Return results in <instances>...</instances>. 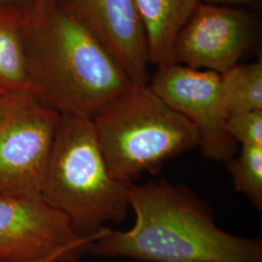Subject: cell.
Segmentation results:
<instances>
[{
    "instance_id": "cell-1",
    "label": "cell",
    "mask_w": 262,
    "mask_h": 262,
    "mask_svg": "<svg viewBox=\"0 0 262 262\" xmlns=\"http://www.w3.org/2000/svg\"><path fill=\"white\" fill-rule=\"evenodd\" d=\"M135 224L126 231L104 227L84 253L140 262H262L260 241L230 234L211 208L187 187L165 180L132 184Z\"/></svg>"
},
{
    "instance_id": "cell-2",
    "label": "cell",
    "mask_w": 262,
    "mask_h": 262,
    "mask_svg": "<svg viewBox=\"0 0 262 262\" xmlns=\"http://www.w3.org/2000/svg\"><path fill=\"white\" fill-rule=\"evenodd\" d=\"M25 11L30 93L60 115L92 118L131 84L111 55L57 0Z\"/></svg>"
},
{
    "instance_id": "cell-3",
    "label": "cell",
    "mask_w": 262,
    "mask_h": 262,
    "mask_svg": "<svg viewBox=\"0 0 262 262\" xmlns=\"http://www.w3.org/2000/svg\"><path fill=\"white\" fill-rule=\"evenodd\" d=\"M130 186L113 177L92 119L61 115L40 197L67 215L77 234L91 237L125 219Z\"/></svg>"
},
{
    "instance_id": "cell-4",
    "label": "cell",
    "mask_w": 262,
    "mask_h": 262,
    "mask_svg": "<svg viewBox=\"0 0 262 262\" xmlns=\"http://www.w3.org/2000/svg\"><path fill=\"white\" fill-rule=\"evenodd\" d=\"M91 119L113 177L126 185L199 143L194 124L149 84H132Z\"/></svg>"
},
{
    "instance_id": "cell-5",
    "label": "cell",
    "mask_w": 262,
    "mask_h": 262,
    "mask_svg": "<svg viewBox=\"0 0 262 262\" xmlns=\"http://www.w3.org/2000/svg\"><path fill=\"white\" fill-rule=\"evenodd\" d=\"M60 116L29 94L0 122V194L40 197Z\"/></svg>"
},
{
    "instance_id": "cell-6",
    "label": "cell",
    "mask_w": 262,
    "mask_h": 262,
    "mask_svg": "<svg viewBox=\"0 0 262 262\" xmlns=\"http://www.w3.org/2000/svg\"><path fill=\"white\" fill-rule=\"evenodd\" d=\"M148 84L163 101L194 124L199 134L198 147L205 158L225 163L234 157L237 143L226 127L229 114L219 73L172 63L159 67Z\"/></svg>"
},
{
    "instance_id": "cell-7",
    "label": "cell",
    "mask_w": 262,
    "mask_h": 262,
    "mask_svg": "<svg viewBox=\"0 0 262 262\" xmlns=\"http://www.w3.org/2000/svg\"><path fill=\"white\" fill-rule=\"evenodd\" d=\"M258 28L253 10L200 2L178 34L175 63L223 74L238 64Z\"/></svg>"
},
{
    "instance_id": "cell-8",
    "label": "cell",
    "mask_w": 262,
    "mask_h": 262,
    "mask_svg": "<svg viewBox=\"0 0 262 262\" xmlns=\"http://www.w3.org/2000/svg\"><path fill=\"white\" fill-rule=\"evenodd\" d=\"M102 229L81 237L67 215L41 197L0 194V262L38 260L96 238Z\"/></svg>"
},
{
    "instance_id": "cell-9",
    "label": "cell",
    "mask_w": 262,
    "mask_h": 262,
    "mask_svg": "<svg viewBox=\"0 0 262 262\" xmlns=\"http://www.w3.org/2000/svg\"><path fill=\"white\" fill-rule=\"evenodd\" d=\"M57 1L106 49L131 84H149L147 37L135 0Z\"/></svg>"
},
{
    "instance_id": "cell-10",
    "label": "cell",
    "mask_w": 262,
    "mask_h": 262,
    "mask_svg": "<svg viewBox=\"0 0 262 262\" xmlns=\"http://www.w3.org/2000/svg\"><path fill=\"white\" fill-rule=\"evenodd\" d=\"M143 21L150 63H175L174 48L181 29L192 15L199 0H135Z\"/></svg>"
},
{
    "instance_id": "cell-11",
    "label": "cell",
    "mask_w": 262,
    "mask_h": 262,
    "mask_svg": "<svg viewBox=\"0 0 262 262\" xmlns=\"http://www.w3.org/2000/svg\"><path fill=\"white\" fill-rule=\"evenodd\" d=\"M0 94L20 97L30 93L25 44V11L0 5Z\"/></svg>"
},
{
    "instance_id": "cell-12",
    "label": "cell",
    "mask_w": 262,
    "mask_h": 262,
    "mask_svg": "<svg viewBox=\"0 0 262 262\" xmlns=\"http://www.w3.org/2000/svg\"><path fill=\"white\" fill-rule=\"evenodd\" d=\"M220 75L222 93L229 115L262 110L261 60L236 64Z\"/></svg>"
},
{
    "instance_id": "cell-13",
    "label": "cell",
    "mask_w": 262,
    "mask_h": 262,
    "mask_svg": "<svg viewBox=\"0 0 262 262\" xmlns=\"http://www.w3.org/2000/svg\"><path fill=\"white\" fill-rule=\"evenodd\" d=\"M235 189L254 207L262 209V147L242 146L241 151L225 162Z\"/></svg>"
},
{
    "instance_id": "cell-14",
    "label": "cell",
    "mask_w": 262,
    "mask_h": 262,
    "mask_svg": "<svg viewBox=\"0 0 262 262\" xmlns=\"http://www.w3.org/2000/svg\"><path fill=\"white\" fill-rule=\"evenodd\" d=\"M226 127L237 144L262 147V110L230 114Z\"/></svg>"
},
{
    "instance_id": "cell-15",
    "label": "cell",
    "mask_w": 262,
    "mask_h": 262,
    "mask_svg": "<svg viewBox=\"0 0 262 262\" xmlns=\"http://www.w3.org/2000/svg\"><path fill=\"white\" fill-rule=\"evenodd\" d=\"M99 237V236H98ZM96 237V238H98ZM96 238H93L90 240H86L84 242L81 243L76 244L73 246H70L68 248H66L63 250H60L56 253H53L51 255H49L47 257L38 259V260H34V261L29 262H74L82 255L84 254V250L85 246L90 242L94 241V239Z\"/></svg>"
},
{
    "instance_id": "cell-16",
    "label": "cell",
    "mask_w": 262,
    "mask_h": 262,
    "mask_svg": "<svg viewBox=\"0 0 262 262\" xmlns=\"http://www.w3.org/2000/svg\"><path fill=\"white\" fill-rule=\"evenodd\" d=\"M199 2L255 11L261 6L262 0H199Z\"/></svg>"
},
{
    "instance_id": "cell-17",
    "label": "cell",
    "mask_w": 262,
    "mask_h": 262,
    "mask_svg": "<svg viewBox=\"0 0 262 262\" xmlns=\"http://www.w3.org/2000/svg\"><path fill=\"white\" fill-rule=\"evenodd\" d=\"M29 95V94H28ZM28 95L20 97H11L4 94H0V122L9 114L18 104L26 98Z\"/></svg>"
},
{
    "instance_id": "cell-18",
    "label": "cell",
    "mask_w": 262,
    "mask_h": 262,
    "mask_svg": "<svg viewBox=\"0 0 262 262\" xmlns=\"http://www.w3.org/2000/svg\"><path fill=\"white\" fill-rule=\"evenodd\" d=\"M32 1L33 0H0V5H11L25 9Z\"/></svg>"
}]
</instances>
